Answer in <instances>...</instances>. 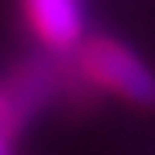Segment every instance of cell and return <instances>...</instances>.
Masks as SVG:
<instances>
[{"label": "cell", "mask_w": 155, "mask_h": 155, "mask_svg": "<svg viewBox=\"0 0 155 155\" xmlns=\"http://www.w3.org/2000/svg\"><path fill=\"white\" fill-rule=\"evenodd\" d=\"M0 155H14V148H11V141H7L4 131H0Z\"/></svg>", "instance_id": "3"}, {"label": "cell", "mask_w": 155, "mask_h": 155, "mask_svg": "<svg viewBox=\"0 0 155 155\" xmlns=\"http://www.w3.org/2000/svg\"><path fill=\"white\" fill-rule=\"evenodd\" d=\"M4 117H7V100H4V93H0V124H4Z\"/></svg>", "instance_id": "4"}, {"label": "cell", "mask_w": 155, "mask_h": 155, "mask_svg": "<svg viewBox=\"0 0 155 155\" xmlns=\"http://www.w3.org/2000/svg\"><path fill=\"white\" fill-rule=\"evenodd\" d=\"M83 72L100 90L117 93L127 104H155V72L138 52L114 38H93L83 48Z\"/></svg>", "instance_id": "1"}, {"label": "cell", "mask_w": 155, "mask_h": 155, "mask_svg": "<svg viewBox=\"0 0 155 155\" xmlns=\"http://www.w3.org/2000/svg\"><path fill=\"white\" fill-rule=\"evenodd\" d=\"M24 14L48 48H72L83 38L79 0H24Z\"/></svg>", "instance_id": "2"}]
</instances>
